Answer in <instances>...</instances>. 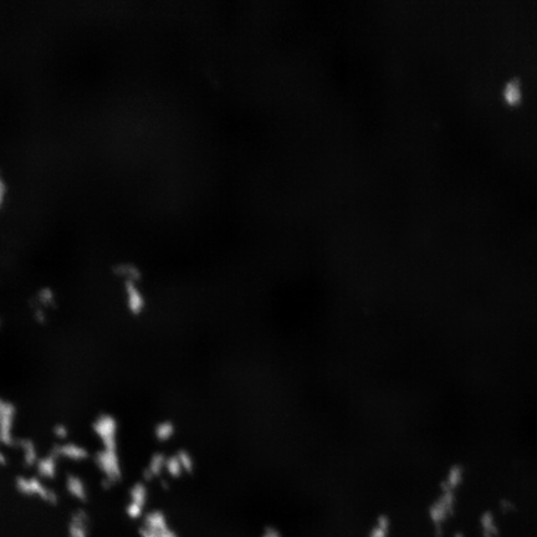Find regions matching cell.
Wrapping results in <instances>:
<instances>
[{
    "label": "cell",
    "instance_id": "cell-1",
    "mask_svg": "<svg viewBox=\"0 0 537 537\" xmlns=\"http://www.w3.org/2000/svg\"><path fill=\"white\" fill-rule=\"evenodd\" d=\"M94 431L100 439L104 449H119V422L111 414H104L97 418Z\"/></svg>",
    "mask_w": 537,
    "mask_h": 537
},
{
    "label": "cell",
    "instance_id": "cell-2",
    "mask_svg": "<svg viewBox=\"0 0 537 537\" xmlns=\"http://www.w3.org/2000/svg\"><path fill=\"white\" fill-rule=\"evenodd\" d=\"M96 463L109 482H119L122 477V463L119 449H102L97 454Z\"/></svg>",
    "mask_w": 537,
    "mask_h": 537
},
{
    "label": "cell",
    "instance_id": "cell-3",
    "mask_svg": "<svg viewBox=\"0 0 537 537\" xmlns=\"http://www.w3.org/2000/svg\"><path fill=\"white\" fill-rule=\"evenodd\" d=\"M142 537H176L162 511H151L146 515L141 528Z\"/></svg>",
    "mask_w": 537,
    "mask_h": 537
},
{
    "label": "cell",
    "instance_id": "cell-4",
    "mask_svg": "<svg viewBox=\"0 0 537 537\" xmlns=\"http://www.w3.org/2000/svg\"><path fill=\"white\" fill-rule=\"evenodd\" d=\"M148 490L145 484L136 483L130 490V503L127 505V513L131 518H141L146 509Z\"/></svg>",
    "mask_w": 537,
    "mask_h": 537
},
{
    "label": "cell",
    "instance_id": "cell-5",
    "mask_svg": "<svg viewBox=\"0 0 537 537\" xmlns=\"http://www.w3.org/2000/svg\"><path fill=\"white\" fill-rule=\"evenodd\" d=\"M126 306L131 315L140 316L146 310V298L135 281H126Z\"/></svg>",
    "mask_w": 537,
    "mask_h": 537
},
{
    "label": "cell",
    "instance_id": "cell-6",
    "mask_svg": "<svg viewBox=\"0 0 537 537\" xmlns=\"http://www.w3.org/2000/svg\"><path fill=\"white\" fill-rule=\"evenodd\" d=\"M166 458L167 455L161 452L152 454L150 459H148L145 470H143V477L146 480H153L165 474Z\"/></svg>",
    "mask_w": 537,
    "mask_h": 537
},
{
    "label": "cell",
    "instance_id": "cell-7",
    "mask_svg": "<svg viewBox=\"0 0 537 537\" xmlns=\"http://www.w3.org/2000/svg\"><path fill=\"white\" fill-rule=\"evenodd\" d=\"M176 432V424L172 421H168V419L158 422L155 429H153V434H155V438L160 443L170 442L171 439L176 436Z\"/></svg>",
    "mask_w": 537,
    "mask_h": 537
},
{
    "label": "cell",
    "instance_id": "cell-8",
    "mask_svg": "<svg viewBox=\"0 0 537 537\" xmlns=\"http://www.w3.org/2000/svg\"><path fill=\"white\" fill-rule=\"evenodd\" d=\"M165 474L170 475L171 478H179L184 474L182 465L179 463L178 457L175 454L167 455Z\"/></svg>",
    "mask_w": 537,
    "mask_h": 537
},
{
    "label": "cell",
    "instance_id": "cell-9",
    "mask_svg": "<svg viewBox=\"0 0 537 537\" xmlns=\"http://www.w3.org/2000/svg\"><path fill=\"white\" fill-rule=\"evenodd\" d=\"M179 463L182 465L184 474L192 473L194 468H196V462H194L193 455L188 452L186 449H181L176 452Z\"/></svg>",
    "mask_w": 537,
    "mask_h": 537
}]
</instances>
